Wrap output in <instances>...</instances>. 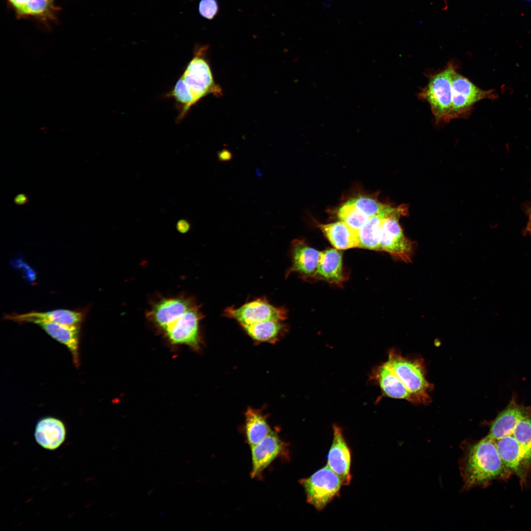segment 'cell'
I'll return each mask as SVG.
<instances>
[{
    "label": "cell",
    "mask_w": 531,
    "mask_h": 531,
    "mask_svg": "<svg viewBox=\"0 0 531 531\" xmlns=\"http://www.w3.org/2000/svg\"><path fill=\"white\" fill-rule=\"evenodd\" d=\"M198 10L201 16L207 20L213 19L219 11L217 0H200Z\"/></svg>",
    "instance_id": "cell-28"
},
{
    "label": "cell",
    "mask_w": 531,
    "mask_h": 531,
    "mask_svg": "<svg viewBox=\"0 0 531 531\" xmlns=\"http://www.w3.org/2000/svg\"><path fill=\"white\" fill-rule=\"evenodd\" d=\"M458 67L456 62L450 60L442 69L426 74L428 83L418 94L419 99L429 105L437 124L451 120L452 79Z\"/></svg>",
    "instance_id": "cell-4"
},
{
    "label": "cell",
    "mask_w": 531,
    "mask_h": 531,
    "mask_svg": "<svg viewBox=\"0 0 531 531\" xmlns=\"http://www.w3.org/2000/svg\"><path fill=\"white\" fill-rule=\"evenodd\" d=\"M529 413L527 409L511 404L492 422L488 436L497 441L507 435H512L517 423L521 419L529 417Z\"/></svg>",
    "instance_id": "cell-19"
},
{
    "label": "cell",
    "mask_w": 531,
    "mask_h": 531,
    "mask_svg": "<svg viewBox=\"0 0 531 531\" xmlns=\"http://www.w3.org/2000/svg\"><path fill=\"white\" fill-rule=\"evenodd\" d=\"M371 378L380 386L385 396L415 403L411 394L386 361L374 368Z\"/></svg>",
    "instance_id": "cell-14"
},
{
    "label": "cell",
    "mask_w": 531,
    "mask_h": 531,
    "mask_svg": "<svg viewBox=\"0 0 531 531\" xmlns=\"http://www.w3.org/2000/svg\"><path fill=\"white\" fill-rule=\"evenodd\" d=\"M28 201L27 196L25 194H19L16 196L14 202L16 205H22L27 203Z\"/></svg>",
    "instance_id": "cell-32"
},
{
    "label": "cell",
    "mask_w": 531,
    "mask_h": 531,
    "mask_svg": "<svg viewBox=\"0 0 531 531\" xmlns=\"http://www.w3.org/2000/svg\"><path fill=\"white\" fill-rule=\"evenodd\" d=\"M398 378L413 397L415 403L428 404L432 385L426 380L423 361L403 356L396 350H390L386 360Z\"/></svg>",
    "instance_id": "cell-5"
},
{
    "label": "cell",
    "mask_w": 531,
    "mask_h": 531,
    "mask_svg": "<svg viewBox=\"0 0 531 531\" xmlns=\"http://www.w3.org/2000/svg\"><path fill=\"white\" fill-rule=\"evenodd\" d=\"M512 435L531 457V419L530 417L523 418L517 423Z\"/></svg>",
    "instance_id": "cell-26"
},
{
    "label": "cell",
    "mask_w": 531,
    "mask_h": 531,
    "mask_svg": "<svg viewBox=\"0 0 531 531\" xmlns=\"http://www.w3.org/2000/svg\"><path fill=\"white\" fill-rule=\"evenodd\" d=\"M319 227L336 249L341 250L359 247L358 232L352 229L343 221L321 224Z\"/></svg>",
    "instance_id": "cell-20"
},
{
    "label": "cell",
    "mask_w": 531,
    "mask_h": 531,
    "mask_svg": "<svg viewBox=\"0 0 531 531\" xmlns=\"http://www.w3.org/2000/svg\"><path fill=\"white\" fill-rule=\"evenodd\" d=\"M462 449L459 468L464 490L484 486L509 472L501 460L496 441L488 435L476 442H464Z\"/></svg>",
    "instance_id": "cell-3"
},
{
    "label": "cell",
    "mask_w": 531,
    "mask_h": 531,
    "mask_svg": "<svg viewBox=\"0 0 531 531\" xmlns=\"http://www.w3.org/2000/svg\"><path fill=\"white\" fill-rule=\"evenodd\" d=\"M399 212H408V206L402 205L397 206L392 211L381 213L369 218L358 231L359 248L379 251L380 233L384 219Z\"/></svg>",
    "instance_id": "cell-21"
},
{
    "label": "cell",
    "mask_w": 531,
    "mask_h": 531,
    "mask_svg": "<svg viewBox=\"0 0 531 531\" xmlns=\"http://www.w3.org/2000/svg\"><path fill=\"white\" fill-rule=\"evenodd\" d=\"M147 315L172 343L199 346V323L203 316L193 299L184 296L160 299Z\"/></svg>",
    "instance_id": "cell-1"
},
{
    "label": "cell",
    "mask_w": 531,
    "mask_h": 531,
    "mask_svg": "<svg viewBox=\"0 0 531 531\" xmlns=\"http://www.w3.org/2000/svg\"><path fill=\"white\" fill-rule=\"evenodd\" d=\"M52 0H30L20 15H31L41 17H54Z\"/></svg>",
    "instance_id": "cell-27"
},
{
    "label": "cell",
    "mask_w": 531,
    "mask_h": 531,
    "mask_svg": "<svg viewBox=\"0 0 531 531\" xmlns=\"http://www.w3.org/2000/svg\"><path fill=\"white\" fill-rule=\"evenodd\" d=\"M224 316L234 319L241 325L266 321L286 319L287 311L283 307L272 305L265 297L255 299L238 308L229 307L224 311Z\"/></svg>",
    "instance_id": "cell-9"
},
{
    "label": "cell",
    "mask_w": 531,
    "mask_h": 531,
    "mask_svg": "<svg viewBox=\"0 0 531 531\" xmlns=\"http://www.w3.org/2000/svg\"><path fill=\"white\" fill-rule=\"evenodd\" d=\"M208 49L205 45L196 48L193 58L168 94L177 103L178 121L202 98L210 94L217 96L222 94L220 87L214 82L206 57Z\"/></svg>",
    "instance_id": "cell-2"
},
{
    "label": "cell",
    "mask_w": 531,
    "mask_h": 531,
    "mask_svg": "<svg viewBox=\"0 0 531 531\" xmlns=\"http://www.w3.org/2000/svg\"><path fill=\"white\" fill-rule=\"evenodd\" d=\"M501 460L509 472L525 479L531 467V457L521 446L512 435L496 441Z\"/></svg>",
    "instance_id": "cell-10"
},
{
    "label": "cell",
    "mask_w": 531,
    "mask_h": 531,
    "mask_svg": "<svg viewBox=\"0 0 531 531\" xmlns=\"http://www.w3.org/2000/svg\"><path fill=\"white\" fill-rule=\"evenodd\" d=\"M307 502L322 510L339 495L342 484L340 477L326 465L310 476L300 479Z\"/></svg>",
    "instance_id": "cell-6"
},
{
    "label": "cell",
    "mask_w": 531,
    "mask_h": 531,
    "mask_svg": "<svg viewBox=\"0 0 531 531\" xmlns=\"http://www.w3.org/2000/svg\"><path fill=\"white\" fill-rule=\"evenodd\" d=\"M241 326L253 339L266 342L275 341L286 327L281 321H266Z\"/></svg>",
    "instance_id": "cell-23"
},
{
    "label": "cell",
    "mask_w": 531,
    "mask_h": 531,
    "mask_svg": "<svg viewBox=\"0 0 531 531\" xmlns=\"http://www.w3.org/2000/svg\"><path fill=\"white\" fill-rule=\"evenodd\" d=\"M291 248L292 266L287 271L286 277L295 272L304 279L315 277L321 252L300 239L293 240Z\"/></svg>",
    "instance_id": "cell-13"
},
{
    "label": "cell",
    "mask_w": 531,
    "mask_h": 531,
    "mask_svg": "<svg viewBox=\"0 0 531 531\" xmlns=\"http://www.w3.org/2000/svg\"><path fill=\"white\" fill-rule=\"evenodd\" d=\"M338 216L341 221L358 232L369 218L347 202L339 208Z\"/></svg>",
    "instance_id": "cell-25"
},
{
    "label": "cell",
    "mask_w": 531,
    "mask_h": 531,
    "mask_svg": "<svg viewBox=\"0 0 531 531\" xmlns=\"http://www.w3.org/2000/svg\"><path fill=\"white\" fill-rule=\"evenodd\" d=\"M66 428L60 420L52 417H44L36 423L34 438L42 447L53 450L59 448L66 438Z\"/></svg>",
    "instance_id": "cell-17"
},
{
    "label": "cell",
    "mask_w": 531,
    "mask_h": 531,
    "mask_svg": "<svg viewBox=\"0 0 531 531\" xmlns=\"http://www.w3.org/2000/svg\"><path fill=\"white\" fill-rule=\"evenodd\" d=\"M252 457V477L259 476L271 463L286 452L285 444L272 431L257 444L250 447Z\"/></svg>",
    "instance_id": "cell-12"
},
{
    "label": "cell",
    "mask_w": 531,
    "mask_h": 531,
    "mask_svg": "<svg viewBox=\"0 0 531 531\" xmlns=\"http://www.w3.org/2000/svg\"><path fill=\"white\" fill-rule=\"evenodd\" d=\"M87 310L57 309L47 312L31 311L27 313L6 315L4 318L17 323H28L39 319L69 325H80L86 315Z\"/></svg>",
    "instance_id": "cell-16"
},
{
    "label": "cell",
    "mask_w": 531,
    "mask_h": 531,
    "mask_svg": "<svg viewBox=\"0 0 531 531\" xmlns=\"http://www.w3.org/2000/svg\"><path fill=\"white\" fill-rule=\"evenodd\" d=\"M332 442L327 455V465L340 477L342 484L351 483V453L342 429L333 425Z\"/></svg>",
    "instance_id": "cell-11"
},
{
    "label": "cell",
    "mask_w": 531,
    "mask_h": 531,
    "mask_svg": "<svg viewBox=\"0 0 531 531\" xmlns=\"http://www.w3.org/2000/svg\"><path fill=\"white\" fill-rule=\"evenodd\" d=\"M408 213L399 212L385 218L382 223L379 240V251L388 253L406 263L411 262L414 244L404 235L399 220Z\"/></svg>",
    "instance_id": "cell-8"
},
{
    "label": "cell",
    "mask_w": 531,
    "mask_h": 531,
    "mask_svg": "<svg viewBox=\"0 0 531 531\" xmlns=\"http://www.w3.org/2000/svg\"><path fill=\"white\" fill-rule=\"evenodd\" d=\"M245 430L246 440L250 447L259 443L271 431L262 413L251 408L248 409L245 413Z\"/></svg>",
    "instance_id": "cell-22"
},
{
    "label": "cell",
    "mask_w": 531,
    "mask_h": 531,
    "mask_svg": "<svg viewBox=\"0 0 531 531\" xmlns=\"http://www.w3.org/2000/svg\"><path fill=\"white\" fill-rule=\"evenodd\" d=\"M28 323L37 324L52 337L65 345L76 366L79 365L80 325H69L48 321L32 319Z\"/></svg>",
    "instance_id": "cell-15"
},
{
    "label": "cell",
    "mask_w": 531,
    "mask_h": 531,
    "mask_svg": "<svg viewBox=\"0 0 531 531\" xmlns=\"http://www.w3.org/2000/svg\"><path fill=\"white\" fill-rule=\"evenodd\" d=\"M218 159L220 162H227L232 160L233 154L228 149H224L217 153Z\"/></svg>",
    "instance_id": "cell-29"
},
{
    "label": "cell",
    "mask_w": 531,
    "mask_h": 531,
    "mask_svg": "<svg viewBox=\"0 0 531 531\" xmlns=\"http://www.w3.org/2000/svg\"><path fill=\"white\" fill-rule=\"evenodd\" d=\"M177 228L179 232L184 233L187 232L189 230L190 225L187 221L181 220L177 222Z\"/></svg>",
    "instance_id": "cell-31"
},
{
    "label": "cell",
    "mask_w": 531,
    "mask_h": 531,
    "mask_svg": "<svg viewBox=\"0 0 531 531\" xmlns=\"http://www.w3.org/2000/svg\"><path fill=\"white\" fill-rule=\"evenodd\" d=\"M452 90L451 120L468 118L475 104L482 99L496 97L494 90L479 88L458 71L453 76Z\"/></svg>",
    "instance_id": "cell-7"
},
{
    "label": "cell",
    "mask_w": 531,
    "mask_h": 531,
    "mask_svg": "<svg viewBox=\"0 0 531 531\" xmlns=\"http://www.w3.org/2000/svg\"><path fill=\"white\" fill-rule=\"evenodd\" d=\"M342 253L337 249L321 252L315 276L329 283L339 285L345 280L342 267Z\"/></svg>",
    "instance_id": "cell-18"
},
{
    "label": "cell",
    "mask_w": 531,
    "mask_h": 531,
    "mask_svg": "<svg viewBox=\"0 0 531 531\" xmlns=\"http://www.w3.org/2000/svg\"><path fill=\"white\" fill-rule=\"evenodd\" d=\"M354 205L357 209L368 218L381 213L394 210L396 207L383 204L366 196H358L347 201Z\"/></svg>",
    "instance_id": "cell-24"
},
{
    "label": "cell",
    "mask_w": 531,
    "mask_h": 531,
    "mask_svg": "<svg viewBox=\"0 0 531 531\" xmlns=\"http://www.w3.org/2000/svg\"><path fill=\"white\" fill-rule=\"evenodd\" d=\"M20 14L24 9L30 0H9Z\"/></svg>",
    "instance_id": "cell-30"
}]
</instances>
